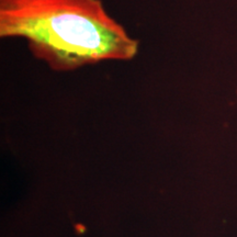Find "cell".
<instances>
[{"label":"cell","instance_id":"cell-1","mask_svg":"<svg viewBox=\"0 0 237 237\" xmlns=\"http://www.w3.org/2000/svg\"><path fill=\"white\" fill-rule=\"evenodd\" d=\"M0 38L25 40L32 55L55 71L132 61L139 51L101 0H0Z\"/></svg>","mask_w":237,"mask_h":237}]
</instances>
